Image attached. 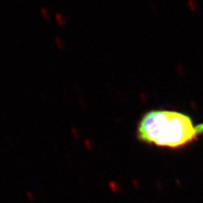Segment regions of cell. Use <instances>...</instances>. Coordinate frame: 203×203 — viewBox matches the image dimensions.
I'll use <instances>...</instances> for the list:
<instances>
[{
    "label": "cell",
    "mask_w": 203,
    "mask_h": 203,
    "mask_svg": "<svg viewBox=\"0 0 203 203\" xmlns=\"http://www.w3.org/2000/svg\"><path fill=\"white\" fill-rule=\"evenodd\" d=\"M136 128L139 141L165 148L183 147L203 136V123L195 124L189 114L176 110H148Z\"/></svg>",
    "instance_id": "cell-1"
}]
</instances>
